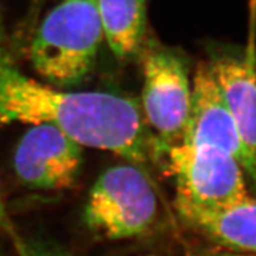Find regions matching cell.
Masks as SVG:
<instances>
[{"label":"cell","instance_id":"cell-1","mask_svg":"<svg viewBox=\"0 0 256 256\" xmlns=\"http://www.w3.org/2000/svg\"><path fill=\"white\" fill-rule=\"evenodd\" d=\"M48 124L84 147L142 164L150 142L134 100L104 92H66L28 78L0 60V124Z\"/></svg>","mask_w":256,"mask_h":256},{"label":"cell","instance_id":"cell-2","mask_svg":"<svg viewBox=\"0 0 256 256\" xmlns=\"http://www.w3.org/2000/svg\"><path fill=\"white\" fill-rule=\"evenodd\" d=\"M102 40L98 0H62L34 34L31 63L55 87L78 84L94 68Z\"/></svg>","mask_w":256,"mask_h":256},{"label":"cell","instance_id":"cell-3","mask_svg":"<svg viewBox=\"0 0 256 256\" xmlns=\"http://www.w3.org/2000/svg\"><path fill=\"white\" fill-rule=\"evenodd\" d=\"M158 215V202L150 179L136 164L116 165L101 174L84 206L88 228L108 240L142 235Z\"/></svg>","mask_w":256,"mask_h":256},{"label":"cell","instance_id":"cell-4","mask_svg":"<svg viewBox=\"0 0 256 256\" xmlns=\"http://www.w3.org/2000/svg\"><path fill=\"white\" fill-rule=\"evenodd\" d=\"M142 116L156 136L158 151L182 142L192 83L178 50L150 40L142 46Z\"/></svg>","mask_w":256,"mask_h":256},{"label":"cell","instance_id":"cell-5","mask_svg":"<svg viewBox=\"0 0 256 256\" xmlns=\"http://www.w3.org/2000/svg\"><path fill=\"white\" fill-rule=\"evenodd\" d=\"M162 153L176 185V206L214 209L249 197L241 164L224 150L179 142Z\"/></svg>","mask_w":256,"mask_h":256},{"label":"cell","instance_id":"cell-6","mask_svg":"<svg viewBox=\"0 0 256 256\" xmlns=\"http://www.w3.org/2000/svg\"><path fill=\"white\" fill-rule=\"evenodd\" d=\"M83 164V146L52 124H34L19 142L14 166L25 186L62 191L78 182Z\"/></svg>","mask_w":256,"mask_h":256},{"label":"cell","instance_id":"cell-7","mask_svg":"<svg viewBox=\"0 0 256 256\" xmlns=\"http://www.w3.org/2000/svg\"><path fill=\"white\" fill-rule=\"evenodd\" d=\"M182 142L218 147L235 156L243 168L244 153L238 128L209 62H200L194 72L190 112Z\"/></svg>","mask_w":256,"mask_h":256},{"label":"cell","instance_id":"cell-8","mask_svg":"<svg viewBox=\"0 0 256 256\" xmlns=\"http://www.w3.org/2000/svg\"><path fill=\"white\" fill-rule=\"evenodd\" d=\"M241 140L243 171L256 185V58L218 52L209 60Z\"/></svg>","mask_w":256,"mask_h":256},{"label":"cell","instance_id":"cell-9","mask_svg":"<svg viewBox=\"0 0 256 256\" xmlns=\"http://www.w3.org/2000/svg\"><path fill=\"white\" fill-rule=\"evenodd\" d=\"M182 218L192 229L232 254L256 255V200H246L229 206L204 209L176 206Z\"/></svg>","mask_w":256,"mask_h":256},{"label":"cell","instance_id":"cell-10","mask_svg":"<svg viewBox=\"0 0 256 256\" xmlns=\"http://www.w3.org/2000/svg\"><path fill=\"white\" fill-rule=\"evenodd\" d=\"M104 38L114 56L130 60L142 50L147 32V0H98Z\"/></svg>","mask_w":256,"mask_h":256},{"label":"cell","instance_id":"cell-11","mask_svg":"<svg viewBox=\"0 0 256 256\" xmlns=\"http://www.w3.org/2000/svg\"><path fill=\"white\" fill-rule=\"evenodd\" d=\"M19 256H70L66 249L49 241H30L23 242L18 249Z\"/></svg>","mask_w":256,"mask_h":256},{"label":"cell","instance_id":"cell-12","mask_svg":"<svg viewBox=\"0 0 256 256\" xmlns=\"http://www.w3.org/2000/svg\"><path fill=\"white\" fill-rule=\"evenodd\" d=\"M0 229L8 236L17 250L23 246L24 240L22 238L20 235L18 234L14 222H12L11 216H10V214L8 212L4 200H2V192H0Z\"/></svg>","mask_w":256,"mask_h":256},{"label":"cell","instance_id":"cell-13","mask_svg":"<svg viewBox=\"0 0 256 256\" xmlns=\"http://www.w3.org/2000/svg\"><path fill=\"white\" fill-rule=\"evenodd\" d=\"M246 55L256 57V0H248V43Z\"/></svg>","mask_w":256,"mask_h":256},{"label":"cell","instance_id":"cell-14","mask_svg":"<svg viewBox=\"0 0 256 256\" xmlns=\"http://www.w3.org/2000/svg\"><path fill=\"white\" fill-rule=\"evenodd\" d=\"M5 40H6V38H5L4 26H2V16H0V60H11V57H10L8 50H6Z\"/></svg>","mask_w":256,"mask_h":256},{"label":"cell","instance_id":"cell-15","mask_svg":"<svg viewBox=\"0 0 256 256\" xmlns=\"http://www.w3.org/2000/svg\"><path fill=\"white\" fill-rule=\"evenodd\" d=\"M212 256H256V255H244V254H232V252H218L217 254Z\"/></svg>","mask_w":256,"mask_h":256},{"label":"cell","instance_id":"cell-16","mask_svg":"<svg viewBox=\"0 0 256 256\" xmlns=\"http://www.w3.org/2000/svg\"><path fill=\"white\" fill-rule=\"evenodd\" d=\"M146 256H159V255H146Z\"/></svg>","mask_w":256,"mask_h":256}]
</instances>
